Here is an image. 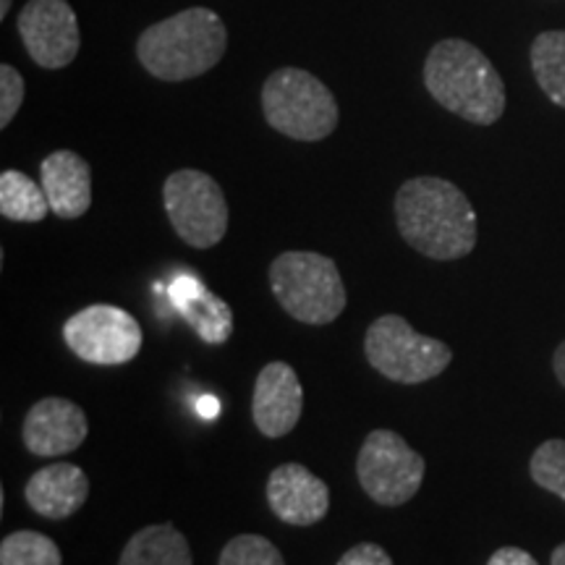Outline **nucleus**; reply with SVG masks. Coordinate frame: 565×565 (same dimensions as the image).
Instances as JSON below:
<instances>
[{
	"label": "nucleus",
	"instance_id": "1",
	"mask_svg": "<svg viewBox=\"0 0 565 565\" xmlns=\"http://www.w3.org/2000/svg\"><path fill=\"white\" fill-rule=\"evenodd\" d=\"M395 223L401 238L424 257L450 263L475 252L477 212L456 183L419 175L395 194Z\"/></svg>",
	"mask_w": 565,
	"mask_h": 565
},
{
	"label": "nucleus",
	"instance_id": "2",
	"mask_svg": "<svg viewBox=\"0 0 565 565\" xmlns=\"http://www.w3.org/2000/svg\"><path fill=\"white\" fill-rule=\"evenodd\" d=\"M424 87L437 105L475 126H492L505 113L503 76L466 40L437 42L424 61Z\"/></svg>",
	"mask_w": 565,
	"mask_h": 565
},
{
	"label": "nucleus",
	"instance_id": "3",
	"mask_svg": "<svg viewBox=\"0 0 565 565\" xmlns=\"http://www.w3.org/2000/svg\"><path fill=\"white\" fill-rule=\"evenodd\" d=\"M228 47V30L215 11L194 9L147 26L137 40V58L160 82H189L215 68Z\"/></svg>",
	"mask_w": 565,
	"mask_h": 565
},
{
	"label": "nucleus",
	"instance_id": "4",
	"mask_svg": "<svg viewBox=\"0 0 565 565\" xmlns=\"http://www.w3.org/2000/svg\"><path fill=\"white\" fill-rule=\"evenodd\" d=\"M265 121L282 137L322 141L341 121L335 95L309 71L286 66L273 71L263 84Z\"/></svg>",
	"mask_w": 565,
	"mask_h": 565
},
{
	"label": "nucleus",
	"instance_id": "5",
	"mask_svg": "<svg viewBox=\"0 0 565 565\" xmlns=\"http://www.w3.org/2000/svg\"><path fill=\"white\" fill-rule=\"evenodd\" d=\"M275 299L294 320L303 324H330L345 309L341 270L317 252H282L270 265Z\"/></svg>",
	"mask_w": 565,
	"mask_h": 565
},
{
	"label": "nucleus",
	"instance_id": "6",
	"mask_svg": "<svg viewBox=\"0 0 565 565\" xmlns=\"http://www.w3.org/2000/svg\"><path fill=\"white\" fill-rule=\"evenodd\" d=\"M364 353L372 370L401 385L429 383L454 362L450 345L419 335L398 315H383L372 322L364 338Z\"/></svg>",
	"mask_w": 565,
	"mask_h": 565
},
{
	"label": "nucleus",
	"instance_id": "7",
	"mask_svg": "<svg viewBox=\"0 0 565 565\" xmlns=\"http://www.w3.org/2000/svg\"><path fill=\"white\" fill-rule=\"evenodd\" d=\"M168 221L183 244L212 249L228 231V202L221 183L196 168H181L162 183Z\"/></svg>",
	"mask_w": 565,
	"mask_h": 565
},
{
	"label": "nucleus",
	"instance_id": "8",
	"mask_svg": "<svg viewBox=\"0 0 565 565\" xmlns=\"http://www.w3.org/2000/svg\"><path fill=\"white\" fill-rule=\"evenodd\" d=\"M356 477L377 505L408 503L424 482V458L393 429H374L356 458Z\"/></svg>",
	"mask_w": 565,
	"mask_h": 565
},
{
	"label": "nucleus",
	"instance_id": "9",
	"mask_svg": "<svg viewBox=\"0 0 565 565\" xmlns=\"http://www.w3.org/2000/svg\"><path fill=\"white\" fill-rule=\"evenodd\" d=\"M63 341L82 362L97 366H121L141 351V328L116 303H92L68 317Z\"/></svg>",
	"mask_w": 565,
	"mask_h": 565
},
{
	"label": "nucleus",
	"instance_id": "10",
	"mask_svg": "<svg viewBox=\"0 0 565 565\" xmlns=\"http://www.w3.org/2000/svg\"><path fill=\"white\" fill-rule=\"evenodd\" d=\"M17 30L26 55L40 68H66L79 55V19L68 0H26L19 11Z\"/></svg>",
	"mask_w": 565,
	"mask_h": 565
},
{
	"label": "nucleus",
	"instance_id": "11",
	"mask_svg": "<svg viewBox=\"0 0 565 565\" xmlns=\"http://www.w3.org/2000/svg\"><path fill=\"white\" fill-rule=\"evenodd\" d=\"M89 424L79 404L68 398H42L26 412L24 445L32 456L55 458L74 454L87 440Z\"/></svg>",
	"mask_w": 565,
	"mask_h": 565
},
{
	"label": "nucleus",
	"instance_id": "12",
	"mask_svg": "<svg viewBox=\"0 0 565 565\" xmlns=\"http://www.w3.org/2000/svg\"><path fill=\"white\" fill-rule=\"evenodd\" d=\"M303 412V391L291 364L270 362L254 383L252 416L265 437H286L294 433Z\"/></svg>",
	"mask_w": 565,
	"mask_h": 565
},
{
	"label": "nucleus",
	"instance_id": "13",
	"mask_svg": "<svg viewBox=\"0 0 565 565\" xmlns=\"http://www.w3.org/2000/svg\"><path fill=\"white\" fill-rule=\"evenodd\" d=\"M270 511L288 526H312L328 515L330 490L301 463H282L267 479Z\"/></svg>",
	"mask_w": 565,
	"mask_h": 565
},
{
	"label": "nucleus",
	"instance_id": "14",
	"mask_svg": "<svg viewBox=\"0 0 565 565\" xmlns=\"http://www.w3.org/2000/svg\"><path fill=\"white\" fill-rule=\"evenodd\" d=\"M40 183L51 202L53 215L76 221L92 207V168L74 150L47 154L40 166Z\"/></svg>",
	"mask_w": 565,
	"mask_h": 565
},
{
	"label": "nucleus",
	"instance_id": "15",
	"mask_svg": "<svg viewBox=\"0 0 565 565\" xmlns=\"http://www.w3.org/2000/svg\"><path fill=\"white\" fill-rule=\"evenodd\" d=\"M89 477L84 475L82 466L74 463H53L45 469L34 471L24 487V498L30 508L42 519L63 521L74 515L87 503Z\"/></svg>",
	"mask_w": 565,
	"mask_h": 565
},
{
	"label": "nucleus",
	"instance_id": "16",
	"mask_svg": "<svg viewBox=\"0 0 565 565\" xmlns=\"http://www.w3.org/2000/svg\"><path fill=\"white\" fill-rule=\"evenodd\" d=\"M173 307L192 324V330L210 345H223L233 333V312L221 296L212 294L194 275H181L168 288Z\"/></svg>",
	"mask_w": 565,
	"mask_h": 565
},
{
	"label": "nucleus",
	"instance_id": "17",
	"mask_svg": "<svg viewBox=\"0 0 565 565\" xmlns=\"http://www.w3.org/2000/svg\"><path fill=\"white\" fill-rule=\"evenodd\" d=\"M118 565H194L192 547L173 524L139 529L126 542Z\"/></svg>",
	"mask_w": 565,
	"mask_h": 565
},
{
	"label": "nucleus",
	"instance_id": "18",
	"mask_svg": "<svg viewBox=\"0 0 565 565\" xmlns=\"http://www.w3.org/2000/svg\"><path fill=\"white\" fill-rule=\"evenodd\" d=\"M51 210L42 183H34L21 171L0 173V215L13 223H40Z\"/></svg>",
	"mask_w": 565,
	"mask_h": 565
},
{
	"label": "nucleus",
	"instance_id": "19",
	"mask_svg": "<svg viewBox=\"0 0 565 565\" xmlns=\"http://www.w3.org/2000/svg\"><path fill=\"white\" fill-rule=\"evenodd\" d=\"M532 71L550 100L557 108H565V30L536 34L532 42Z\"/></svg>",
	"mask_w": 565,
	"mask_h": 565
},
{
	"label": "nucleus",
	"instance_id": "20",
	"mask_svg": "<svg viewBox=\"0 0 565 565\" xmlns=\"http://www.w3.org/2000/svg\"><path fill=\"white\" fill-rule=\"evenodd\" d=\"M61 550L40 532H13L0 542V565H61Z\"/></svg>",
	"mask_w": 565,
	"mask_h": 565
},
{
	"label": "nucleus",
	"instance_id": "21",
	"mask_svg": "<svg viewBox=\"0 0 565 565\" xmlns=\"http://www.w3.org/2000/svg\"><path fill=\"white\" fill-rule=\"evenodd\" d=\"M529 475L542 490L565 500V440H547L534 450Z\"/></svg>",
	"mask_w": 565,
	"mask_h": 565
},
{
	"label": "nucleus",
	"instance_id": "22",
	"mask_svg": "<svg viewBox=\"0 0 565 565\" xmlns=\"http://www.w3.org/2000/svg\"><path fill=\"white\" fill-rule=\"evenodd\" d=\"M217 565H286L280 550L259 534H238L223 547Z\"/></svg>",
	"mask_w": 565,
	"mask_h": 565
},
{
	"label": "nucleus",
	"instance_id": "23",
	"mask_svg": "<svg viewBox=\"0 0 565 565\" xmlns=\"http://www.w3.org/2000/svg\"><path fill=\"white\" fill-rule=\"evenodd\" d=\"M24 76L11 63H3L0 66V129H9L13 118H17L21 103H24Z\"/></svg>",
	"mask_w": 565,
	"mask_h": 565
},
{
	"label": "nucleus",
	"instance_id": "24",
	"mask_svg": "<svg viewBox=\"0 0 565 565\" xmlns=\"http://www.w3.org/2000/svg\"><path fill=\"white\" fill-rule=\"evenodd\" d=\"M338 565H393V561L380 545L362 542V545L345 550V555L338 561Z\"/></svg>",
	"mask_w": 565,
	"mask_h": 565
},
{
	"label": "nucleus",
	"instance_id": "25",
	"mask_svg": "<svg viewBox=\"0 0 565 565\" xmlns=\"http://www.w3.org/2000/svg\"><path fill=\"white\" fill-rule=\"evenodd\" d=\"M487 565H540V563H536L534 557L521 547H500L498 553L487 561Z\"/></svg>",
	"mask_w": 565,
	"mask_h": 565
},
{
	"label": "nucleus",
	"instance_id": "26",
	"mask_svg": "<svg viewBox=\"0 0 565 565\" xmlns=\"http://www.w3.org/2000/svg\"><path fill=\"white\" fill-rule=\"evenodd\" d=\"M553 370H555L557 383L565 387V341L557 345V351H555V356H553Z\"/></svg>",
	"mask_w": 565,
	"mask_h": 565
},
{
	"label": "nucleus",
	"instance_id": "27",
	"mask_svg": "<svg viewBox=\"0 0 565 565\" xmlns=\"http://www.w3.org/2000/svg\"><path fill=\"white\" fill-rule=\"evenodd\" d=\"M553 565H565V542L561 547H555L553 553Z\"/></svg>",
	"mask_w": 565,
	"mask_h": 565
},
{
	"label": "nucleus",
	"instance_id": "28",
	"mask_svg": "<svg viewBox=\"0 0 565 565\" xmlns=\"http://www.w3.org/2000/svg\"><path fill=\"white\" fill-rule=\"evenodd\" d=\"M11 3H13V0H0V19H6V17H9V11H11Z\"/></svg>",
	"mask_w": 565,
	"mask_h": 565
}]
</instances>
